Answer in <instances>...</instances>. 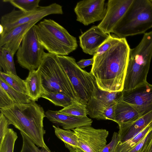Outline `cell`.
<instances>
[{"label": "cell", "mask_w": 152, "mask_h": 152, "mask_svg": "<svg viewBox=\"0 0 152 152\" xmlns=\"http://www.w3.org/2000/svg\"><path fill=\"white\" fill-rule=\"evenodd\" d=\"M59 111L64 114L77 117H85L88 115L86 105L79 102H75Z\"/></svg>", "instance_id": "27"}, {"label": "cell", "mask_w": 152, "mask_h": 152, "mask_svg": "<svg viewBox=\"0 0 152 152\" xmlns=\"http://www.w3.org/2000/svg\"><path fill=\"white\" fill-rule=\"evenodd\" d=\"M117 102L112 104L104 110L102 113L103 120L115 121V110Z\"/></svg>", "instance_id": "36"}, {"label": "cell", "mask_w": 152, "mask_h": 152, "mask_svg": "<svg viewBox=\"0 0 152 152\" xmlns=\"http://www.w3.org/2000/svg\"><path fill=\"white\" fill-rule=\"evenodd\" d=\"M120 39L116 35L110 34L108 39L99 48L94 55H100L107 52L118 42Z\"/></svg>", "instance_id": "31"}, {"label": "cell", "mask_w": 152, "mask_h": 152, "mask_svg": "<svg viewBox=\"0 0 152 152\" xmlns=\"http://www.w3.org/2000/svg\"><path fill=\"white\" fill-rule=\"evenodd\" d=\"M122 92H109L100 89L96 82L89 101L86 104L88 115L91 118L103 120L102 113L109 106L122 99Z\"/></svg>", "instance_id": "11"}, {"label": "cell", "mask_w": 152, "mask_h": 152, "mask_svg": "<svg viewBox=\"0 0 152 152\" xmlns=\"http://www.w3.org/2000/svg\"><path fill=\"white\" fill-rule=\"evenodd\" d=\"M122 92V100L134 107L140 116L152 111V84L147 82L132 89Z\"/></svg>", "instance_id": "12"}, {"label": "cell", "mask_w": 152, "mask_h": 152, "mask_svg": "<svg viewBox=\"0 0 152 152\" xmlns=\"http://www.w3.org/2000/svg\"><path fill=\"white\" fill-rule=\"evenodd\" d=\"M140 117L135 109L122 99L116 103L115 122L118 124L134 121Z\"/></svg>", "instance_id": "19"}, {"label": "cell", "mask_w": 152, "mask_h": 152, "mask_svg": "<svg viewBox=\"0 0 152 152\" xmlns=\"http://www.w3.org/2000/svg\"><path fill=\"white\" fill-rule=\"evenodd\" d=\"M0 110L10 125L24 134L38 147L50 151L44 140L45 131L43 121L46 115L40 105L32 101L27 104H14Z\"/></svg>", "instance_id": "2"}, {"label": "cell", "mask_w": 152, "mask_h": 152, "mask_svg": "<svg viewBox=\"0 0 152 152\" xmlns=\"http://www.w3.org/2000/svg\"><path fill=\"white\" fill-rule=\"evenodd\" d=\"M14 56L7 49L0 47V66L6 74L17 75L13 59Z\"/></svg>", "instance_id": "25"}, {"label": "cell", "mask_w": 152, "mask_h": 152, "mask_svg": "<svg viewBox=\"0 0 152 152\" xmlns=\"http://www.w3.org/2000/svg\"><path fill=\"white\" fill-rule=\"evenodd\" d=\"M77 136L76 152H101L106 145L109 132L104 129H96L85 126L73 130Z\"/></svg>", "instance_id": "10"}, {"label": "cell", "mask_w": 152, "mask_h": 152, "mask_svg": "<svg viewBox=\"0 0 152 152\" xmlns=\"http://www.w3.org/2000/svg\"><path fill=\"white\" fill-rule=\"evenodd\" d=\"M152 58V31L144 34L141 41L130 49L123 90H132L147 82Z\"/></svg>", "instance_id": "3"}, {"label": "cell", "mask_w": 152, "mask_h": 152, "mask_svg": "<svg viewBox=\"0 0 152 152\" xmlns=\"http://www.w3.org/2000/svg\"><path fill=\"white\" fill-rule=\"evenodd\" d=\"M57 137L64 143L65 147L70 152H76L77 146V138L75 132L71 130H65L58 126L53 125Z\"/></svg>", "instance_id": "21"}, {"label": "cell", "mask_w": 152, "mask_h": 152, "mask_svg": "<svg viewBox=\"0 0 152 152\" xmlns=\"http://www.w3.org/2000/svg\"><path fill=\"white\" fill-rule=\"evenodd\" d=\"M94 61V58L85 59H82L77 63L78 66L81 69H84L85 67L90 65H93Z\"/></svg>", "instance_id": "37"}, {"label": "cell", "mask_w": 152, "mask_h": 152, "mask_svg": "<svg viewBox=\"0 0 152 152\" xmlns=\"http://www.w3.org/2000/svg\"><path fill=\"white\" fill-rule=\"evenodd\" d=\"M105 0H86L77 2L74 9L76 20L85 26L102 20L107 12Z\"/></svg>", "instance_id": "13"}, {"label": "cell", "mask_w": 152, "mask_h": 152, "mask_svg": "<svg viewBox=\"0 0 152 152\" xmlns=\"http://www.w3.org/2000/svg\"><path fill=\"white\" fill-rule=\"evenodd\" d=\"M0 86L6 92L15 104H27L33 101L28 95L15 90L8 84L1 77Z\"/></svg>", "instance_id": "24"}, {"label": "cell", "mask_w": 152, "mask_h": 152, "mask_svg": "<svg viewBox=\"0 0 152 152\" xmlns=\"http://www.w3.org/2000/svg\"><path fill=\"white\" fill-rule=\"evenodd\" d=\"M15 104L6 92L0 86V109Z\"/></svg>", "instance_id": "33"}, {"label": "cell", "mask_w": 152, "mask_h": 152, "mask_svg": "<svg viewBox=\"0 0 152 152\" xmlns=\"http://www.w3.org/2000/svg\"><path fill=\"white\" fill-rule=\"evenodd\" d=\"M41 149L42 152H53L51 151H48L44 148H42Z\"/></svg>", "instance_id": "39"}, {"label": "cell", "mask_w": 152, "mask_h": 152, "mask_svg": "<svg viewBox=\"0 0 152 152\" xmlns=\"http://www.w3.org/2000/svg\"><path fill=\"white\" fill-rule=\"evenodd\" d=\"M63 14L62 6L56 3L46 6L39 7L34 11L28 12L14 9L1 17L0 35L4 34L18 26L34 21H39L49 15Z\"/></svg>", "instance_id": "9"}, {"label": "cell", "mask_w": 152, "mask_h": 152, "mask_svg": "<svg viewBox=\"0 0 152 152\" xmlns=\"http://www.w3.org/2000/svg\"><path fill=\"white\" fill-rule=\"evenodd\" d=\"M37 69L40 74L43 90L62 93L75 102H81L56 55L45 53Z\"/></svg>", "instance_id": "5"}, {"label": "cell", "mask_w": 152, "mask_h": 152, "mask_svg": "<svg viewBox=\"0 0 152 152\" xmlns=\"http://www.w3.org/2000/svg\"><path fill=\"white\" fill-rule=\"evenodd\" d=\"M133 1L134 0H109L105 15L98 26L104 33L110 34Z\"/></svg>", "instance_id": "14"}, {"label": "cell", "mask_w": 152, "mask_h": 152, "mask_svg": "<svg viewBox=\"0 0 152 152\" xmlns=\"http://www.w3.org/2000/svg\"><path fill=\"white\" fill-rule=\"evenodd\" d=\"M36 26L39 41L48 53L66 56L77 48L76 38L53 20L44 19Z\"/></svg>", "instance_id": "4"}, {"label": "cell", "mask_w": 152, "mask_h": 152, "mask_svg": "<svg viewBox=\"0 0 152 152\" xmlns=\"http://www.w3.org/2000/svg\"><path fill=\"white\" fill-rule=\"evenodd\" d=\"M0 77L15 90L28 95L25 80L22 79L17 75L12 74H6L0 71Z\"/></svg>", "instance_id": "26"}, {"label": "cell", "mask_w": 152, "mask_h": 152, "mask_svg": "<svg viewBox=\"0 0 152 152\" xmlns=\"http://www.w3.org/2000/svg\"><path fill=\"white\" fill-rule=\"evenodd\" d=\"M152 122V111L132 121L118 124V143H122L132 138Z\"/></svg>", "instance_id": "18"}, {"label": "cell", "mask_w": 152, "mask_h": 152, "mask_svg": "<svg viewBox=\"0 0 152 152\" xmlns=\"http://www.w3.org/2000/svg\"><path fill=\"white\" fill-rule=\"evenodd\" d=\"M119 140L118 132H114L111 141L104 146L101 152H115V148L119 142Z\"/></svg>", "instance_id": "35"}, {"label": "cell", "mask_w": 152, "mask_h": 152, "mask_svg": "<svg viewBox=\"0 0 152 152\" xmlns=\"http://www.w3.org/2000/svg\"><path fill=\"white\" fill-rule=\"evenodd\" d=\"M3 1L9 2L20 10L25 12L34 11L40 7V0H4Z\"/></svg>", "instance_id": "28"}, {"label": "cell", "mask_w": 152, "mask_h": 152, "mask_svg": "<svg viewBox=\"0 0 152 152\" xmlns=\"http://www.w3.org/2000/svg\"><path fill=\"white\" fill-rule=\"evenodd\" d=\"M41 97L47 99L56 106L66 107L75 102L72 98L62 93L43 90Z\"/></svg>", "instance_id": "23"}, {"label": "cell", "mask_w": 152, "mask_h": 152, "mask_svg": "<svg viewBox=\"0 0 152 152\" xmlns=\"http://www.w3.org/2000/svg\"><path fill=\"white\" fill-rule=\"evenodd\" d=\"M145 152H152V139Z\"/></svg>", "instance_id": "38"}, {"label": "cell", "mask_w": 152, "mask_h": 152, "mask_svg": "<svg viewBox=\"0 0 152 152\" xmlns=\"http://www.w3.org/2000/svg\"><path fill=\"white\" fill-rule=\"evenodd\" d=\"M150 1L152 3V0H150Z\"/></svg>", "instance_id": "40"}, {"label": "cell", "mask_w": 152, "mask_h": 152, "mask_svg": "<svg viewBox=\"0 0 152 152\" xmlns=\"http://www.w3.org/2000/svg\"><path fill=\"white\" fill-rule=\"evenodd\" d=\"M23 139L22 148L20 152H42L41 149L29 137L20 132Z\"/></svg>", "instance_id": "30"}, {"label": "cell", "mask_w": 152, "mask_h": 152, "mask_svg": "<svg viewBox=\"0 0 152 152\" xmlns=\"http://www.w3.org/2000/svg\"><path fill=\"white\" fill-rule=\"evenodd\" d=\"M25 80L28 95L33 101H37L41 97L43 89L39 72L38 69L29 72Z\"/></svg>", "instance_id": "20"}, {"label": "cell", "mask_w": 152, "mask_h": 152, "mask_svg": "<svg viewBox=\"0 0 152 152\" xmlns=\"http://www.w3.org/2000/svg\"><path fill=\"white\" fill-rule=\"evenodd\" d=\"M152 129V122L132 138L122 143H118L115 152H129L141 142Z\"/></svg>", "instance_id": "22"}, {"label": "cell", "mask_w": 152, "mask_h": 152, "mask_svg": "<svg viewBox=\"0 0 152 152\" xmlns=\"http://www.w3.org/2000/svg\"><path fill=\"white\" fill-rule=\"evenodd\" d=\"M152 139V129L145 137L129 152H145Z\"/></svg>", "instance_id": "32"}, {"label": "cell", "mask_w": 152, "mask_h": 152, "mask_svg": "<svg viewBox=\"0 0 152 152\" xmlns=\"http://www.w3.org/2000/svg\"><path fill=\"white\" fill-rule=\"evenodd\" d=\"M110 34L104 33L98 26H93L79 36L80 46L84 53L93 56Z\"/></svg>", "instance_id": "15"}, {"label": "cell", "mask_w": 152, "mask_h": 152, "mask_svg": "<svg viewBox=\"0 0 152 152\" xmlns=\"http://www.w3.org/2000/svg\"><path fill=\"white\" fill-rule=\"evenodd\" d=\"M18 137L17 133L13 129L9 128L3 141L0 143V152H13Z\"/></svg>", "instance_id": "29"}, {"label": "cell", "mask_w": 152, "mask_h": 152, "mask_svg": "<svg viewBox=\"0 0 152 152\" xmlns=\"http://www.w3.org/2000/svg\"><path fill=\"white\" fill-rule=\"evenodd\" d=\"M38 21H34L18 26L4 34L0 35V47L7 49L14 56L26 33Z\"/></svg>", "instance_id": "17"}, {"label": "cell", "mask_w": 152, "mask_h": 152, "mask_svg": "<svg viewBox=\"0 0 152 152\" xmlns=\"http://www.w3.org/2000/svg\"><path fill=\"white\" fill-rule=\"evenodd\" d=\"M130 48L126 38L108 50L95 55L90 72L98 87L109 92L123 91Z\"/></svg>", "instance_id": "1"}, {"label": "cell", "mask_w": 152, "mask_h": 152, "mask_svg": "<svg viewBox=\"0 0 152 152\" xmlns=\"http://www.w3.org/2000/svg\"><path fill=\"white\" fill-rule=\"evenodd\" d=\"M80 102L86 105L91 97L95 80L92 74L80 68L71 56H57Z\"/></svg>", "instance_id": "7"}, {"label": "cell", "mask_w": 152, "mask_h": 152, "mask_svg": "<svg viewBox=\"0 0 152 152\" xmlns=\"http://www.w3.org/2000/svg\"><path fill=\"white\" fill-rule=\"evenodd\" d=\"M46 117L57 126L65 130H72L85 126H91L93 121L87 116L80 117L66 114L59 112L48 110L45 112Z\"/></svg>", "instance_id": "16"}, {"label": "cell", "mask_w": 152, "mask_h": 152, "mask_svg": "<svg viewBox=\"0 0 152 152\" xmlns=\"http://www.w3.org/2000/svg\"><path fill=\"white\" fill-rule=\"evenodd\" d=\"M152 28V3L150 0H134L112 33L120 38L145 34Z\"/></svg>", "instance_id": "6"}, {"label": "cell", "mask_w": 152, "mask_h": 152, "mask_svg": "<svg viewBox=\"0 0 152 152\" xmlns=\"http://www.w3.org/2000/svg\"><path fill=\"white\" fill-rule=\"evenodd\" d=\"M16 53L20 66L29 71L37 69L46 53L38 37L36 24L25 34Z\"/></svg>", "instance_id": "8"}, {"label": "cell", "mask_w": 152, "mask_h": 152, "mask_svg": "<svg viewBox=\"0 0 152 152\" xmlns=\"http://www.w3.org/2000/svg\"><path fill=\"white\" fill-rule=\"evenodd\" d=\"M10 125L7 119L2 113H0V143L3 141L9 128Z\"/></svg>", "instance_id": "34"}]
</instances>
